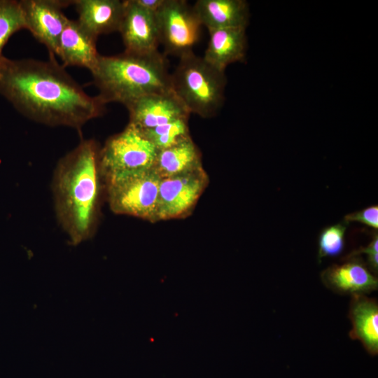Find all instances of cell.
<instances>
[{"label":"cell","mask_w":378,"mask_h":378,"mask_svg":"<svg viewBox=\"0 0 378 378\" xmlns=\"http://www.w3.org/2000/svg\"><path fill=\"white\" fill-rule=\"evenodd\" d=\"M73 4L80 24L96 38L118 31L124 12V1L76 0Z\"/></svg>","instance_id":"obj_16"},{"label":"cell","mask_w":378,"mask_h":378,"mask_svg":"<svg viewBox=\"0 0 378 378\" xmlns=\"http://www.w3.org/2000/svg\"><path fill=\"white\" fill-rule=\"evenodd\" d=\"M193 8L208 31L223 28L246 29L249 23L248 4L245 0H197Z\"/></svg>","instance_id":"obj_15"},{"label":"cell","mask_w":378,"mask_h":378,"mask_svg":"<svg viewBox=\"0 0 378 378\" xmlns=\"http://www.w3.org/2000/svg\"><path fill=\"white\" fill-rule=\"evenodd\" d=\"M73 2L64 0L19 1L25 29L47 48L49 55H56L59 38L69 20L62 9Z\"/></svg>","instance_id":"obj_9"},{"label":"cell","mask_w":378,"mask_h":378,"mask_svg":"<svg viewBox=\"0 0 378 378\" xmlns=\"http://www.w3.org/2000/svg\"><path fill=\"white\" fill-rule=\"evenodd\" d=\"M102 180L100 148L93 139L80 141L56 166L52 181L55 210L71 245L88 240L95 232Z\"/></svg>","instance_id":"obj_2"},{"label":"cell","mask_w":378,"mask_h":378,"mask_svg":"<svg viewBox=\"0 0 378 378\" xmlns=\"http://www.w3.org/2000/svg\"><path fill=\"white\" fill-rule=\"evenodd\" d=\"M160 178L153 169L105 182L111 209L117 214L156 222Z\"/></svg>","instance_id":"obj_6"},{"label":"cell","mask_w":378,"mask_h":378,"mask_svg":"<svg viewBox=\"0 0 378 378\" xmlns=\"http://www.w3.org/2000/svg\"><path fill=\"white\" fill-rule=\"evenodd\" d=\"M47 61L0 59V94L21 114L48 126L80 130L104 113L105 104L88 94L58 64Z\"/></svg>","instance_id":"obj_1"},{"label":"cell","mask_w":378,"mask_h":378,"mask_svg":"<svg viewBox=\"0 0 378 378\" xmlns=\"http://www.w3.org/2000/svg\"><path fill=\"white\" fill-rule=\"evenodd\" d=\"M209 183L202 166L178 175L160 178L156 222L183 217L194 207Z\"/></svg>","instance_id":"obj_8"},{"label":"cell","mask_w":378,"mask_h":378,"mask_svg":"<svg viewBox=\"0 0 378 378\" xmlns=\"http://www.w3.org/2000/svg\"><path fill=\"white\" fill-rule=\"evenodd\" d=\"M125 106L129 112L128 124L139 130L153 128L190 115L173 91L146 94Z\"/></svg>","instance_id":"obj_10"},{"label":"cell","mask_w":378,"mask_h":378,"mask_svg":"<svg viewBox=\"0 0 378 378\" xmlns=\"http://www.w3.org/2000/svg\"><path fill=\"white\" fill-rule=\"evenodd\" d=\"M348 223L340 222L325 227L318 239V261L324 257H335L342 253L345 245V234Z\"/></svg>","instance_id":"obj_21"},{"label":"cell","mask_w":378,"mask_h":378,"mask_svg":"<svg viewBox=\"0 0 378 378\" xmlns=\"http://www.w3.org/2000/svg\"><path fill=\"white\" fill-rule=\"evenodd\" d=\"M202 166L199 149L189 135L175 144L158 150L153 169L162 178Z\"/></svg>","instance_id":"obj_18"},{"label":"cell","mask_w":378,"mask_h":378,"mask_svg":"<svg viewBox=\"0 0 378 378\" xmlns=\"http://www.w3.org/2000/svg\"><path fill=\"white\" fill-rule=\"evenodd\" d=\"M90 71L97 96L105 104L118 102L125 106L146 94L172 91L168 60L158 50L100 55Z\"/></svg>","instance_id":"obj_3"},{"label":"cell","mask_w":378,"mask_h":378,"mask_svg":"<svg viewBox=\"0 0 378 378\" xmlns=\"http://www.w3.org/2000/svg\"><path fill=\"white\" fill-rule=\"evenodd\" d=\"M141 8L155 13L163 4L164 0H134Z\"/></svg>","instance_id":"obj_24"},{"label":"cell","mask_w":378,"mask_h":378,"mask_svg":"<svg viewBox=\"0 0 378 378\" xmlns=\"http://www.w3.org/2000/svg\"><path fill=\"white\" fill-rule=\"evenodd\" d=\"M172 89L189 113L206 118L216 115L225 100L227 78L194 52L179 58L171 74Z\"/></svg>","instance_id":"obj_4"},{"label":"cell","mask_w":378,"mask_h":378,"mask_svg":"<svg viewBox=\"0 0 378 378\" xmlns=\"http://www.w3.org/2000/svg\"><path fill=\"white\" fill-rule=\"evenodd\" d=\"M341 265H332L321 274L324 285L340 294L364 295L378 287L377 278L363 260L354 256Z\"/></svg>","instance_id":"obj_12"},{"label":"cell","mask_w":378,"mask_h":378,"mask_svg":"<svg viewBox=\"0 0 378 378\" xmlns=\"http://www.w3.org/2000/svg\"><path fill=\"white\" fill-rule=\"evenodd\" d=\"M246 30L244 28L209 30V39L202 57L221 71H225L232 63L245 62L248 47Z\"/></svg>","instance_id":"obj_14"},{"label":"cell","mask_w":378,"mask_h":378,"mask_svg":"<svg viewBox=\"0 0 378 378\" xmlns=\"http://www.w3.org/2000/svg\"><path fill=\"white\" fill-rule=\"evenodd\" d=\"M349 317L352 328L349 336L360 341L365 350L375 356L378 352V304L375 299L354 295L350 302Z\"/></svg>","instance_id":"obj_17"},{"label":"cell","mask_w":378,"mask_h":378,"mask_svg":"<svg viewBox=\"0 0 378 378\" xmlns=\"http://www.w3.org/2000/svg\"><path fill=\"white\" fill-rule=\"evenodd\" d=\"M367 255L368 267L373 273H377L378 270V234L374 232L370 243L364 248H360L351 252L346 258L358 256L360 254Z\"/></svg>","instance_id":"obj_23"},{"label":"cell","mask_w":378,"mask_h":378,"mask_svg":"<svg viewBox=\"0 0 378 378\" xmlns=\"http://www.w3.org/2000/svg\"><path fill=\"white\" fill-rule=\"evenodd\" d=\"M158 152L138 129L127 124L122 132L109 137L100 149V167L104 183L153 169Z\"/></svg>","instance_id":"obj_5"},{"label":"cell","mask_w":378,"mask_h":378,"mask_svg":"<svg viewBox=\"0 0 378 378\" xmlns=\"http://www.w3.org/2000/svg\"><path fill=\"white\" fill-rule=\"evenodd\" d=\"M118 32L125 52L144 54L158 50L160 39L155 15L139 6L134 0L124 1Z\"/></svg>","instance_id":"obj_11"},{"label":"cell","mask_w":378,"mask_h":378,"mask_svg":"<svg viewBox=\"0 0 378 378\" xmlns=\"http://www.w3.org/2000/svg\"><path fill=\"white\" fill-rule=\"evenodd\" d=\"M155 15L164 55L181 58L193 52L202 27L193 6L185 0H164Z\"/></svg>","instance_id":"obj_7"},{"label":"cell","mask_w":378,"mask_h":378,"mask_svg":"<svg viewBox=\"0 0 378 378\" xmlns=\"http://www.w3.org/2000/svg\"><path fill=\"white\" fill-rule=\"evenodd\" d=\"M344 220L348 223L357 222L378 229V206L373 205L362 210L350 213L344 216Z\"/></svg>","instance_id":"obj_22"},{"label":"cell","mask_w":378,"mask_h":378,"mask_svg":"<svg viewBox=\"0 0 378 378\" xmlns=\"http://www.w3.org/2000/svg\"><path fill=\"white\" fill-rule=\"evenodd\" d=\"M22 29H25V22L19 1L0 0V59L10 37Z\"/></svg>","instance_id":"obj_20"},{"label":"cell","mask_w":378,"mask_h":378,"mask_svg":"<svg viewBox=\"0 0 378 378\" xmlns=\"http://www.w3.org/2000/svg\"><path fill=\"white\" fill-rule=\"evenodd\" d=\"M97 40L77 20L69 19L59 38L56 55L64 67L79 66L92 71L100 55Z\"/></svg>","instance_id":"obj_13"},{"label":"cell","mask_w":378,"mask_h":378,"mask_svg":"<svg viewBox=\"0 0 378 378\" xmlns=\"http://www.w3.org/2000/svg\"><path fill=\"white\" fill-rule=\"evenodd\" d=\"M189 117H183L153 128L139 130L158 150L167 148L190 135Z\"/></svg>","instance_id":"obj_19"}]
</instances>
